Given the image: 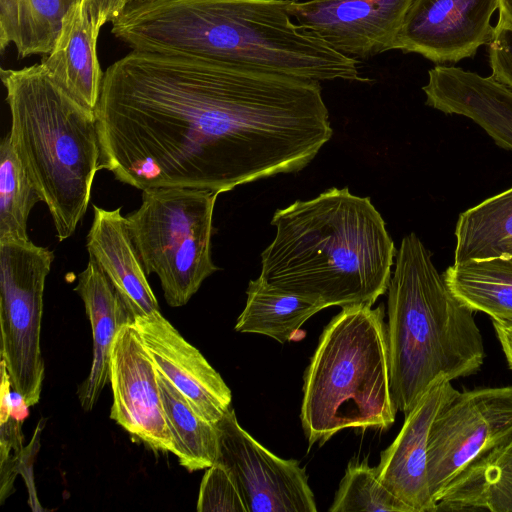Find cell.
Returning a JSON list of instances; mask_svg holds the SVG:
<instances>
[{
	"label": "cell",
	"mask_w": 512,
	"mask_h": 512,
	"mask_svg": "<svg viewBox=\"0 0 512 512\" xmlns=\"http://www.w3.org/2000/svg\"><path fill=\"white\" fill-rule=\"evenodd\" d=\"M96 115L99 170L140 190L298 172L333 135L319 81L135 50L105 71Z\"/></svg>",
	"instance_id": "obj_1"
},
{
	"label": "cell",
	"mask_w": 512,
	"mask_h": 512,
	"mask_svg": "<svg viewBox=\"0 0 512 512\" xmlns=\"http://www.w3.org/2000/svg\"><path fill=\"white\" fill-rule=\"evenodd\" d=\"M294 0H132L111 33L131 50L222 61L316 81L371 82L359 61L295 23Z\"/></svg>",
	"instance_id": "obj_2"
},
{
	"label": "cell",
	"mask_w": 512,
	"mask_h": 512,
	"mask_svg": "<svg viewBox=\"0 0 512 512\" xmlns=\"http://www.w3.org/2000/svg\"><path fill=\"white\" fill-rule=\"evenodd\" d=\"M260 277L324 308L372 306L388 290L397 250L369 197L332 187L277 209Z\"/></svg>",
	"instance_id": "obj_3"
},
{
	"label": "cell",
	"mask_w": 512,
	"mask_h": 512,
	"mask_svg": "<svg viewBox=\"0 0 512 512\" xmlns=\"http://www.w3.org/2000/svg\"><path fill=\"white\" fill-rule=\"evenodd\" d=\"M387 291L391 390L407 414L438 380L477 373L485 349L474 311L451 292L415 233L401 240Z\"/></svg>",
	"instance_id": "obj_4"
},
{
	"label": "cell",
	"mask_w": 512,
	"mask_h": 512,
	"mask_svg": "<svg viewBox=\"0 0 512 512\" xmlns=\"http://www.w3.org/2000/svg\"><path fill=\"white\" fill-rule=\"evenodd\" d=\"M14 150L51 214L59 241L75 232L100 164L96 111L41 65L1 69Z\"/></svg>",
	"instance_id": "obj_5"
},
{
	"label": "cell",
	"mask_w": 512,
	"mask_h": 512,
	"mask_svg": "<svg viewBox=\"0 0 512 512\" xmlns=\"http://www.w3.org/2000/svg\"><path fill=\"white\" fill-rule=\"evenodd\" d=\"M396 412L383 305L342 308L303 377L300 419L309 447L345 428L388 429Z\"/></svg>",
	"instance_id": "obj_6"
},
{
	"label": "cell",
	"mask_w": 512,
	"mask_h": 512,
	"mask_svg": "<svg viewBox=\"0 0 512 512\" xmlns=\"http://www.w3.org/2000/svg\"><path fill=\"white\" fill-rule=\"evenodd\" d=\"M142 191L140 207L126 216L131 239L147 276H158L167 304L183 306L219 269L211 257L218 193L188 187Z\"/></svg>",
	"instance_id": "obj_7"
},
{
	"label": "cell",
	"mask_w": 512,
	"mask_h": 512,
	"mask_svg": "<svg viewBox=\"0 0 512 512\" xmlns=\"http://www.w3.org/2000/svg\"><path fill=\"white\" fill-rule=\"evenodd\" d=\"M30 240L0 241L1 359L12 390L31 407L40 400L45 377L40 335L45 280L54 260Z\"/></svg>",
	"instance_id": "obj_8"
},
{
	"label": "cell",
	"mask_w": 512,
	"mask_h": 512,
	"mask_svg": "<svg viewBox=\"0 0 512 512\" xmlns=\"http://www.w3.org/2000/svg\"><path fill=\"white\" fill-rule=\"evenodd\" d=\"M512 442V385L459 392L434 419L427 450L435 501L471 465Z\"/></svg>",
	"instance_id": "obj_9"
},
{
	"label": "cell",
	"mask_w": 512,
	"mask_h": 512,
	"mask_svg": "<svg viewBox=\"0 0 512 512\" xmlns=\"http://www.w3.org/2000/svg\"><path fill=\"white\" fill-rule=\"evenodd\" d=\"M218 457L233 476L247 512H316L305 468L255 440L230 408L216 423Z\"/></svg>",
	"instance_id": "obj_10"
},
{
	"label": "cell",
	"mask_w": 512,
	"mask_h": 512,
	"mask_svg": "<svg viewBox=\"0 0 512 512\" xmlns=\"http://www.w3.org/2000/svg\"><path fill=\"white\" fill-rule=\"evenodd\" d=\"M109 383L110 418L149 449L173 453L157 369L133 323L122 326L113 341Z\"/></svg>",
	"instance_id": "obj_11"
},
{
	"label": "cell",
	"mask_w": 512,
	"mask_h": 512,
	"mask_svg": "<svg viewBox=\"0 0 512 512\" xmlns=\"http://www.w3.org/2000/svg\"><path fill=\"white\" fill-rule=\"evenodd\" d=\"M413 0H294L296 23L337 52L368 59L396 49L397 38Z\"/></svg>",
	"instance_id": "obj_12"
},
{
	"label": "cell",
	"mask_w": 512,
	"mask_h": 512,
	"mask_svg": "<svg viewBox=\"0 0 512 512\" xmlns=\"http://www.w3.org/2000/svg\"><path fill=\"white\" fill-rule=\"evenodd\" d=\"M498 0H413L396 50L442 64L474 57L494 38L491 17Z\"/></svg>",
	"instance_id": "obj_13"
},
{
	"label": "cell",
	"mask_w": 512,
	"mask_h": 512,
	"mask_svg": "<svg viewBox=\"0 0 512 512\" xmlns=\"http://www.w3.org/2000/svg\"><path fill=\"white\" fill-rule=\"evenodd\" d=\"M457 393L451 381L435 382L405 414L398 435L381 453L378 479L411 512L436 511L428 480V439L437 414Z\"/></svg>",
	"instance_id": "obj_14"
},
{
	"label": "cell",
	"mask_w": 512,
	"mask_h": 512,
	"mask_svg": "<svg viewBox=\"0 0 512 512\" xmlns=\"http://www.w3.org/2000/svg\"><path fill=\"white\" fill-rule=\"evenodd\" d=\"M133 325L156 368L204 418L216 424L231 408L232 400L220 374L160 311L136 317Z\"/></svg>",
	"instance_id": "obj_15"
},
{
	"label": "cell",
	"mask_w": 512,
	"mask_h": 512,
	"mask_svg": "<svg viewBox=\"0 0 512 512\" xmlns=\"http://www.w3.org/2000/svg\"><path fill=\"white\" fill-rule=\"evenodd\" d=\"M422 90L426 105L471 119L499 147L512 149V91L491 76L437 64Z\"/></svg>",
	"instance_id": "obj_16"
},
{
	"label": "cell",
	"mask_w": 512,
	"mask_h": 512,
	"mask_svg": "<svg viewBox=\"0 0 512 512\" xmlns=\"http://www.w3.org/2000/svg\"><path fill=\"white\" fill-rule=\"evenodd\" d=\"M93 211L86 243L89 259L105 273L134 318L160 311L121 207L106 210L93 205Z\"/></svg>",
	"instance_id": "obj_17"
},
{
	"label": "cell",
	"mask_w": 512,
	"mask_h": 512,
	"mask_svg": "<svg viewBox=\"0 0 512 512\" xmlns=\"http://www.w3.org/2000/svg\"><path fill=\"white\" fill-rule=\"evenodd\" d=\"M74 291L84 303L93 335L91 368L77 390L82 408L90 411L109 382L113 341L121 327L133 323L135 318L111 281L92 259L78 275Z\"/></svg>",
	"instance_id": "obj_18"
},
{
	"label": "cell",
	"mask_w": 512,
	"mask_h": 512,
	"mask_svg": "<svg viewBox=\"0 0 512 512\" xmlns=\"http://www.w3.org/2000/svg\"><path fill=\"white\" fill-rule=\"evenodd\" d=\"M99 32L81 0L66 17L54 49L40 62L63 89L95 111L104 79L97 55Z\"/></svg>",
	"instance_id": "obj_19"
},
{
	"label": "cell",
	"mask_w": 512,
	"mask_h": 512,
	"mask_svg": "<svg viewBox=\"0 0 512 512\" xmlns=\"http://www.w3.org/2000/svg\"><path fill=\"white\" fill-rule=\"evenodd\" d=\"M80 1L0 0V50L14 45L20 58L50 53Z\"/></svg>",
	"instance_id": "obj_20"
},
{
	"label": "cell",
	"mask_w": 512,
	"mask_h": 512,
	"mask_svg": "<svg viewBox=\"0 0 512 512\" xmlns=\"http://www.w3.org/2000/svg\"><path fill=\"white\" fill-rule=\"evenodd\" d=\"M246 294L235 330L262 334L281 344L292 340L310 317L324 309L320 302L278 289L260 276L249 282Z\"/></svg>",
	"instance_id": "obj_21"
},
{
	"label": "cell",
	"mask_w": 512,
	"mask_h": 512,
	"mask_svg": "<svg viewBox=\"0 0 512 512\" xmlns=\"http://www.w3.org/2000/svg\"><path fill=\"white\" fill-rule=\"evenodd\" d=\"M451 292L492 321L512 322V256L453 264L442 273Z\"/></svg>",
	"instance_id": "obj_22"
},
{
	"label": "cell",
	"mask_w": 512,
	"mask_h": 512,
	"mask_svg": "<svg viewBox=\"0 0 512 512\" xmlns=\"http://www.w3.org/2000/svg\"><path fill=\"white\" fill-rule=\"evenodd\" d=\"M454 263L512 256V187L459 215Z\"/></svg>",
	"instance_id": "obj_23"
},
{
	"label": "cell",
	"mask_w": 512,
	"mask_h": 512,
	"mask_svg": "<svg viewBox=\"0 0 512 512\" xmlns=\"http://www.w3.org/2000/svg\"><path fill=\"white\" fill-rule=\"evenodd\" d=\"M157 376L166 422L173 439V454L189 472L207 469L218 457L216 424L204 418L158 369Z\"/></svg>",
	"instance_id": "obj_24"
},
{
	"label": "cell",
	"mask_w": 512,
	"mask_h": 512,
	"mask_svg": "<svg viewBox=\"0 0 512 512\" xmlns=\"http://www.w3.org/2000/svg\"><path fill=\"white\" fill-rule=\"evenodd\" d=\"M40 201L7 134L0 145V241L29 240L28 216Z\"/></svg>",
	"instance_id": "obj_25"
},
{
	"label": "cell",
	"mask_w": 512,
	"mask_h": 512,
	"mask_svg": "<svg viewBox=\"0 0 512 512\" xmlns=\"http://www.w3.org/2000/svg\"><path fill=\"white\" fill-rule=\"evenodd\" d=\"M329 512H411L380 482L368 459L351 460Z\"/></svg>",
	"instance_id": "obj_26"
},
{
	"label": "cell",
	"mask_w": 512,
	"mask_h": 512,
	"mask_svg": "<svg viewBox=\"0 0 512 512\" xmlns=\"http://www.w3.org/2000/svg\"><path fill=\"white\" fill-rule=\"evenodd\" d=\"M0 388V503L14 491L25 448L22 424L24 419L12 413V385L5 362L1 359Z\"/></svg>",
	"instance_id": "obj_27"
},
{
	"label": "cell",
	"mask_w": 512,
	"mask_h": 512,
	"mask_svg": "<svg viewBox=\"0 0 512 512\" xmlns=\"http://www.w3.org/2000/svg\"><path fill=\"white\" fill-rule=\"evenodd\" d=\"M198 512H247L238 486L221 463L208 467L200 484Z\"/></svg>",
	"instance_id": "obj_28"
},
{
	"label": "cell",
	"mask_w": 512,
	"mask_h": 512,
	"mask_svg": "<svg viewBox=\"0 0 512 512\" xmlns=\"http://www.w3.org/2000/svg\"><path fill=\"white\" fill-rule=\"evenodd\" d=\"M489 44L491 77L512 91V29H495Z\"/></svg>",
	"instance_id": "obj_29"
},
{
	"label": "cell",
	"mask_w": 512,
	"mask_h": 512,
	"mask_svg": "<svg viewBox=\"0 0 512 512\" xmlns=\"http://www.w3.org/2000/svg\"><path fill=\"white\" fill-rule=\"evenodd\" d=\"M132 0H83L84 6L90 16L94 28L100 31L101 27L114 22L126 9Z\"/></svg>",
	"instance_id": "obj_30"
},
{
	"label": "cell",
	"mask_w": 512,
	"mask_h": 512,
	"mask_svg": "<svg viewBox=\"0 0 512 512\" xmlns=\"http://www.w3.org/2000/svg\"><path fill=\"white\" fill-rule=\"evenodd\" d=\"M509 368L512 370V322L492 321Z\"/></svg>",
	"instance_id": "obj_31"
},
{
	"label": "cell",
	"mask_w": 512,
	"mask_h": 512,
	"mask_svg": "<svg viewBox=\"0 0 512 512\" xmlns=\"http://www.w3.org/2000/svg\"><path fill=\"white\" fill-rule=\"evenodd\" d=\"M499 19L495 29H512V0H498Z\"/></svg>",
	"instance_id": "obj_32"
}]
</instances>
